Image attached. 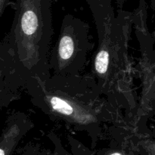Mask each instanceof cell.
I'll list each match as a JSON object with an SVG mask.
<instances>
[{
    "label": "cell",
    "instance_id": "cell-10",
    "mask_svg": "<svg viewBox=\"0 0 155 155\" xmlns=\"http://www.w3.org/2000/svg\"><path fill=\"white\" fill-rule=\"evenodd\" d=\"M20 155H42V151L39 145L30 143L24 148V151Z\"/></svg>",
    "mask_w": 155,
    "mask_h": 155
},
{
    "label": "cell",
    "instance_id": "cell-4",
    "mask_svg": "<svg viewBox=\"0 0 155 155\" xmlns=\"http://www.w3.org/2000/svg\"><path fill=\"white\" fill-rule=\"evenodd\" d=\"M93 48L89 27L72 15L64 17L55 44L48 57L50 75L74 77L82 74Z\"/></svg>",
    "mask_w": 155,
    "mask_h": 155
},
{
    "label": "cell",
    "instance_id": "cell-7",
    "mask_svg": "<svg viewBox=\"0 0 155 155\" xmlns=\"http://www.w3.org/2000/svg\"><path fill=\"white\" fill-rule=\"evenodd\" d=\"M114 138V142L108 148L99 150L97 155H130L129 148L130 144L120 138Z\"/></svg>",
    "mask_w": 155,
    "mask_h": 155
},
{
    "label": "cell",
    "instance_id": "cell-5",
    "mask_svg": "<svg viewBox=\"0 0 155 155\" xmlns=\"http://www.w3.org/2000/svg\"><path fill=\"white\" fill-rule=\"evenodd\" d=\"M133 27L139 43V72L142 89L137 111L131 124L136 132L145 133V131H148L147 121L154 114L155 96L154 40L147 25L145 0H140L138 8L133 12Z\"/></svg>",
    "mask_w": 155,
    "mask_h": 155
},
{
    "label": "cell",
    "instance_id": "cell-13",
    "mask_svg": "<svg viewBox=\"0 0 155 155\" xmlns=\"http://www.w3.org/2000/svg\"><path fill=\"white\" fill-rule=\"evenodd\" d=\"M129 154H130V155H136L135 151L132 148L131 146H130V148H129Z\"/></svg>",
    "mask_w": 155,
    "mask_h": 155
},
{
    "label": "cell",
    "instance_id": "cell-1",
    "mask_svg": "<svg viewBox=\"0 0 155 155\" xmlns=\"http://www.w3.org/2000/svg\"><path fill=\"white\" fill-rule=\"evenodd\" d=\"M24 90L32 104L51 120L63 122L90 138L96 145L107 125L127 120L103 96L91 74L74 77L50 75L43 80L33 79Z\"/></svg>",
    "mask_w": 155,
    "mask_h": 155
},
{
    "label": "cell",
    "instance_id": "cell-8",
    "mask_svg": "<svg viewBox=\"0 0 155 155\" xmlns=\"http://www.w3.org/2000/svg\"><path fill=\"white\" fill-rule=\"evenodd\" d=\"M68 139L71 146V153L72 155H97L96 153L86 148L73 136H68Z\"/></svg>",
    "mask_w": 155,
    "mask_h": 155
},
{
    "label": "cell",
    "instance_id": "cell-2",
    "mask_svg": "<svg viewBox=\"0 0 155 155\" xmlns=\"http://www.w3.org/2000/svg\"><path fill=\"white\" fill-rule=\"evenodd\" d=\"M98 36L90 74L100 92L114 108L132 122L138 108L133 90L129 42L133 29V12L114 11L112 0H86Z\"/></svg>",
    "mask_w": 155,
    "mask_h": 155
},
{
    "label": "cell",
    "instance_id": "cell-6",
    "mask_svg": "<svg viewBox=\"0 0 155 155\" xmlns=\"http://www.w3.org/2000/svg\"><path fill=\"white\" fill-rule=\"evenodd\" d=\"M34 127L30 117L21 111L9 115L0 136V155H12L20 142Z\"/></svg>",
    "mask_w": 155,
    "mask_h": 155
},
{
    "label": "cell",
    "instance_id": "cell-11",
    "mask_svg": "<svg viewBox=\"0 0 155 155\" xmlns=\"http://www.w3.org/2000/svg\"><path fill=\"white\" fill-rule=\"evenodd\" d=\"M8 3L9 0H0V17L3 15Z\"/></svg>",
    "mask_w": 155,
    "mask_h": 155
},
{
    "label": "cell",
    "instance_id": "cell-12",
    "mask_svg": "<svg viewBox=\"0 0 155 155\" xmlns=\"http://www.w3.org/2000/svg\"><path fill=\"white\" fill-rule=\"evenodd\" d=\"M115 1H116V3L118 7H119L120 9H122L123 7H124V4H125L128 0H115Z\"/></svg>",
    "mask_w": 155,
    "mask_h": 155
},
{
    "label": "cell",
    "instance_id": "cell-9",
    "mask_svg": "<svg viewBox=\"0 0 155 155\" xmlns=\"http://www.w3.org/2000/svg\"><path fill=\"white\" fill-rule=\"evenodd\" d=\"M48 137L50 139V141L52 142L53 145H54V150H53L52 153L50 155H72L71 153L68 152L64 148L60 138L55 133H53V132H51L48 135Z\"/></svg>",
    "mask_w": 155,
    "mask_h": 155
},
{
    "label": "cell",
    "instance_id": "cell-3",
    "mask_svg": "<svg viewBox=\"0 0 155 155\" xmlns=\"http://www.w3.org/2000/svg\"><path fill=\"white\" fill-rule=\"evenodd\" d=\"M52 35L51 0H16L10 32L0 46L8 104L30 80H43L50 76Z\"/></svg>",
    "mask_w": 155,
    "mask_h": 155
}]
</instances>
